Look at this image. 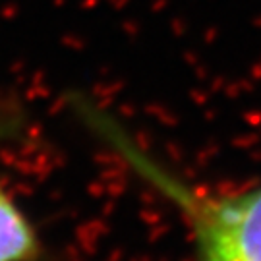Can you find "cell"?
I'll return each instance as SVG.
<instances>
[{
    "instance_id": "obj_1",
    "label": "cell",
    "mask_w": 261,
    "mask_h": 261,
    "mask_svg": "<svg viewBox=\"0 0 261 261\" xmlns=\"http://www.w3.org/2000/svg\"><path fill=\"white\" fill-rule=\"evenodd\" d=\"M153 180L188 215L197 261H261V184L205 194L151 168Z\"/></svg>"
},
{
    "instance_id": "obj_2",
    "label": "cell",
    "mask_w": 261,
    "mask_h": 261,
    "mask_svg": "<svg viewBox=\"0 0 261 261\" xmlns=\"http://www.w3.org/2000/svg\"><path fill=\"white\" fill-rule=\"evenodd\" d=\"M37 252L31 224L0 188V261H31Z\"/></svg>"
}]
</instances>
